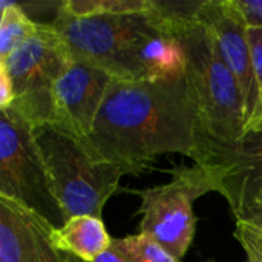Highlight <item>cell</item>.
I'll return each instance as SVG.
<instances>
[{"mask_svg":"<svg viewBox=\"0 0 262 262\" xmlns=\"http://www.w3.org/2000/svg\"><path fill=\"white\" fill-rule=\"evenodd\" d=\"M198 114L184 77L114 78L84 147L97 158L129 170L149 169L158 155L195 160Z\"/></svg>","mask_w":262,"mask_h":262,"instance_id":"cell-1","label":"cell"},{"mask_svg":"<svg viewBox=\"0 0 262 262\" xmlns=\"http://www.w3.org/2000/svg\"><path fill=\"white\" fill-rule=\"evenodd\" d=\"M170 34L187 54L186 80L198 114V144H232L246 135L239 84L224 63L212 32L192 17L167 15Z\"/></svg>","mask_w":262,"mask_h":262,"instance_id":"cell-2","label":"cell"},{"mask_svg":"<svg viewBox=\"0 0 262 262\" xmlns=\"http://www.w3.org/2000/svg\"><path fill=\"white\" fill-rule=\"evenodd\" d=\"M51 25L74 60L124 80L146 78L140 63L143 46L158 34H169L167 18L157 0L149 11L141 14L80 17L57 9Z\"/></svg>","mask_w":262,"mask_h":262,"instance_id":"cell-3","label":"cell"},{"mask_svg":"<svg viewBox=\"0 0 262 262\" xmlns=\"http://www.w3.org/2000/svg\"><path fill=\"white\" fill-rule=\"evenodd\" d=\"M34 132L66 221L84 215L101 218L129 170L97 160L83 143L55 126H40Z\"/></svg>","mask_w":262,"mask_h":262,"instance_id":"cell-4","label":"cell"},{"mask_svg":"<svg viewBox=\"0 0 262 262\" xmlns=\"http://www.w3.org/2000/svg\"><path fill=\"white\" fill-rule=\"evenodd\" d=\"M34 129L14 107L0 109V196L17 201L60 229L66 216L52 189Z\"/></svg>","mask_w":262,"mask_h":262,"instance_id":"cell-5","label":"cell"},{"mask_svg":"<svg viewBox=\"0 0 262 262\" xmlns=\"http://www.w3.org/2000/svg\"><path fill=\"white\" fill-rule=\"evenodd\" d=\"M170 173L172 180L166 184L130 192L141 200L140 232L154 236L181 261L195 238L193 203L209 192H218L220 186L212 166L181 164Z\"/></svg>","mask_w":262,"mask_h":262,"instance_id":"cell-6","label":"cell"},{"mask_svg":"<svg viewBox=\"0 0 262 262\" xmlns=\"http://www.w3.org/2000/svg\"><path fill=\"white\" fill-rule=\"evenodd\" d=\"M71 61L69 51L51 23H38L32 37L0 60L14 89L11 107L34 127L54 123V86Z\"/></svg>","mask_w":262,"mask_h":262,"instance_id":"cell-7","label":"cell"},{"mask_svg":"<svg viewBox=\"0 0 262 262\" xmlns=\"http://www.w3.org/2000/svg\"><path fill=\"white\" fill-rule=\"evenodd\" d=\"M195 164L215 169L218 186L235 218L246 215L262 195V132H246L232 144L201 143Z\"/></svg>","mask_w":262,"mask_h":262,"instance_id":"cell-8","label":"cell"},{"mask_svg":"<svg viewBox=\"0 0 262 262\" xmlns=\"http://www.w3.org/2000/svg\"><path fill=\"white\" fill-rule=\"evenodd\" d=\"M114 77L84 61L74 60L54 86V123L51 126L84 143L91 135Z\"/></svg>","mask_w":262,"mask_h":262,"instance_id":"cell-9","label":"cell"},{"mask_svg":"<svg viewBox=\"0 0 262 262\" xmlns=\"http://www.w3.org/2000/svg\"><path fill=\"white\" fill-rule=\"evenodd\" d=\"M196 20L212 32L224 63L239 84L247 126L258 106L247 35L249 26L233 0H203L196 11Z\"/></svg>","mask_w":262,"mask_h":262,"instance_id":"cell-10","label":"cell"},{"mask_svg":"<svg viewBox=\"0 0 262 262\" xmlns=\"http://www.w3.org/2000/svg\"><path fill=\"white\" fill-rule=\"evenodd\" d=\"M52 229L32 210L0 196V262H74L54 246Z\"/></svg>","mask_w":262,"mask_h":262,"instance_id":"cell-11","label":"cell"},{"mask_svg":"<svg viewBox=\"0 0 262 262\" xmlns=\"http://www.w3.org/2000/svg\"><path fill=\"white\" fill-rule=\"evenodd\" d=\"M51 239L60 252L83 262H94L112 244L103 220L89 215L71 218L60 229H52Z\"/></svg>","mask_w":262,"mask_h":262,"instance_id":"cell-12","label":"cell"},{"mask_svg":"<svg viewBox=\"0 0 262 262\" xmlns=\"http://www.w3.org/2000/svg\"><path fill=\"white\" fill-rule=\"evenodd\" d=\"M140 63L146 78H180L186 75L187 54L178 37L158 34L143 46Z\"/></svg>","mask_w":262,"mask_h":262,"instance_id":"cell-13","label":"cell"},{"mask_svg":"<svg viewBox=\"0 0 262 262\" xmlns=\"http://www.w3.org/2000/svg\"><path fill=\"white\" fill-rule=\"evenodd\" d=\"M0 60L9 57L37 31V21L31 20L23 5L14 0H0Z\"/></svg>","mask_w":262,"mask_h":262,"instance_id":"cell-14","label":"cell"},{"mask_svg":"<svg viewBox=\"0 0 262 262\" xmlns=\"http://www.w3.org/2000/svg\"><path fill=\"white\" fill-rule=\"evenodd\" d=\"M154 0H68L58 9L71 15H107V14H141L152 8Z\"/></svg>","mask_w":262,"mask_h":262,"instance_id":"cell-15","label":"cell"},{"mask_svg":"<svg viewBox=\"0 0 262 262\" xmlns=\"http://www.w3.org/2000/svg\"><path fill=\"white\" fill-rule=\"evenodd\" d=\"M114 241L135 262H180L178 258H175L167 249H164L154 236L147 233L140 232L137 235Z\"/></svg>","mask_w":262,"mask_h":262,"instance_id":"cell-16","label":"cell"},{"mask_svg":"<svg viewBox=\"0 0 262 262\" xmlns=\"http://www.w3.org/2000/svg\"><path fill=\"white\" fill-rule=\"evenodd\" d=\"M233 235L250 262H262V229L247 220H236Z\"/></svg>","mask_w":262,"mask_h":262,"instance_id":"cell-17","label":"cell"},{"mask_svg":"<svg viewBox=\"0 0 262 262\" xmlns=\"http://www.w3.org/2000/svg\"><path fill=\"white\" fill-rule=\"evenodd\" d=\"M249 45H250V57L253 77L258 92V104L262 100V28H249ZM258 107V106H256Z\"/></svg>","mask_w":262,"mask_h":262,"instance_id":"cell-18","label":"cell"},{"mask_svg":"<svg viewBox=\"0 0 262 262\" xmlns=\"http://www.w3.org/2000/svg\"><path fill=\"white\" fill-rule=\"evenodd\" d=\"M249 28H262V0H233Z\"/></svg>","mask_w":262,"mask_h":262,"instance_id":"cell-19","label":"cell"},{"mask_svg":"<svg viewBox=\"0 0 262 262\" xmlns=\"http://www.w3.org/2000/svg\"><path fill=\"white\" fill-rule=\"evenodd\" d=\"M14 103V89L11 78L3 64H0V109L9 107Z\"/></svg>","mask_w":262,"mask_h":262,"instance_id":"cell-20","label":"cell"},{"mask_svg":"<svg viewBox=\"0 0 262 262\" xmlns=\"http://www.w3.org/2000/svg\"><path fill=\"white\" fill-rule=\"evenodd\" d=\"M94 262H135L124 250H121L117 244H115V241L112 239V244H111V247L101 255V256H98L97 259Z\"/></svg>","mask_w":262,"mask_h":262,"instance_id":"cell-21","label":"cell"},{"mask_svg":"<svg viewBox=\"0 0 262 262\" xmlns=\"http://www.w3.org/2000/svg\"><path fill=\"white\" fill-rule=\"evenodd\" d=\"M236 220H247L252 224L262 229V203H256L246 215H243L241 218H236Z\"/></svg>","mask_w":262,"mask_h":262,"instance_id":"cell-22","label":"cell"},{"mask_svg":"<svg viewBox=\"0 0 262 262\" xmlns=\"http://www.w3.org/2000/svg\"><path fill=\"white\" fill-rule=\"evenodd\" d=\"M246 132H262V100L259 101L252 120L246 126Z\"/></svg>","mask_w":262,"mask_h":262,"instance_id":"cell-23","label":"cell"},{"mask_svg":"<svg viewBox=\"0 0 262 262\" xmlns=\"http://www.w3.org/2000/svg\"><path fill=\"white\" fill-rule=\"evenodd\" d=\"M74 262H80V259H78V258H75V256H74Z\"/></svg>","mask_w":262,"mask_h":262,"instance_id":"cell-24","label":"cell"},{"mask_svg":"<svg viewBox=\"0 0 262 262\" xmlns=\"http://www.w3.org/2000/svg\"><path fill=\"white\" fill-rule=\"evenodd\" d=\"M204 262H216L215 259H207V261H204Z\"/></svg>","mask_w":262,"mask_h":262,"instance_id":"cell-25","label":"cell"},{"mask_svg":"<svg viewBox=\"0 0 262 262\" xmlns=\"http://www.w3.org/2000/svg\"><path fill=\"white\" fill-rule=\"evenodd\" d=\"M258 203H262V195H261V198H259V201Z\"/></svg>","mask_w":262,"mask_h":262,"instance_id":"cell-26","label":"cell"},{"mask_svg":"<svg viewBox=\"0 0 262 262\" xmlns=\"http://www.w3.org/2000/svg\"><path fill=\"white\" fill-rule=\"evenodd\" d=\"M80 262H83V261H80Z\"/></svg>","mask_w":262,"mask_h":262,"instance_id":"cell-27","label":"cell"}]
</instances>
